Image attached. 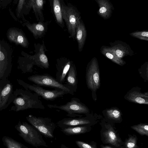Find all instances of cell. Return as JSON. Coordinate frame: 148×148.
<instances>
[{"mask_svg": "<svg viewBox=\"0 0 148 148\" xmlns=\"http://www.w3.org/2000/svg\"><path fill=\"white\" fill-rule=\"evenodd\" d=\"M60 148H69L64 144H62L60 146Z\"/></svg>", "mask_w": 148, "mask_h": 148, "instance_id": "d590c367", "label": "cell"}, {"mask_svg": "<svg viewBox=\"0 0 148 148\" xmlns=\"http://www.w3.org/2000/svg\"><path fill=\"white\" fill-rule=\"evenodd\" d=\"M128 137L124 141L121 148H139L137 145L138 138L135 134H128Z\"/></svg>", "mask_w": 148, "mask_h": 148, "instance_id": "4316f807", "label": "cell"}, {"mask_svg": "<svg viewBox=\"0 0 148 148\" xmlns=\"http://www.w3.org/2000/svg\"><path fill=\"white\" fill-rule=\"evenodd\" d=\"M148 66V63L146 62L142 66L139 70V73L141 77L147 80H148V70L145 71Z\"/></svg>", "mask_w": 148, "mask_h": 148, "instance_id": "836d02e7", "label": "cell"}, {"mask_svg": "<svg viewBox=\"0 0 148 148\" xmlns=\"http://www.w3.org/2000/svg\"><path fill=\"white\" fill-rule=\"evenodd\" d=\"M26 1L25 0H20L18 1L16 9V13L17 16L18 18H19L21 14V12L23 10V8L25 4Z\"/></svg>", "mask_w": 148, "mask_h": 148, "instance_id": "d6a6232c", "label": "cell"}, {"mask_svg": "<svg viewBox=\"0 0 148 148\" xmlns=\"http://www.w3.org/2000/svg\"><path fill=\"white\" fill-rule=\"evenodd\" d=\"M91 126L88 125L78 126L69 127L60 129L61 131L67 136L77 135L90 132Z\"/></svg>", "mask_w": 148, "mask_h": 148, "instance_id": "cb8c5ba5", "label": "cell"}, {"mask_svg": "<svg viewBox=\"0 0 148 148\" xmlns=\"http://www.w3.org/2000/svg\"><path fill=\"white\" fill-rule=\"evenodd\" d=\"M130 35L132 37L141 40L148 41L147 31L135 32L130 33Z\"/></svg>", "mask_w": 148, "mask_h": 148, "instance_id": "1f68e13d", "label": "cell"}, {"mask_svg": "<svg viewBox=\"0 0 148 148\" xmlns=\"http://www.w3.org/2000/svg\"><path fill=\"white\" fill-rule=\"evenodd\" d=\"M100 124L101 127L100 137L102 143L115 148H121L123 141L120 137L114 124L104 119Z\"/></svg>", "mask_w": 148, "mask_h": 148, "instance_id": "3957f363", "label": "cell"}, {"mask_svg": "<svg viewBox=\"0 0 148 148\" xmlns=\"http://www.w3.org/2000/svg\"><path fill=\"white\" fill-rule=\"evenodd\" d=\"M12 52L9 44L0 39V81L5 78L11 70Z\"/></svg>", "mask_w": 148, "mask_h": 148, "instance_id": "52a82bcc", "label": "cell"}, {"mask_svg": "<svg viewBox=\"0 0 148 148\" xmlns=\"http://www.w3.org/2000/svg\"><path fill=\"white\" fill-rule=\"evenodd\" d=\"M2 140L3 144L7 148H29L8 136L3 137Z\"/></svg>", "mask_w": 148, "mask_h": 148, "instance_id": "f1b7e54d", "label": "cell"}, {"mask_svg": "<svg viewBox=\"0 0 148 148\" xmlns=\"http://www.w3.org/2000/svg\"><path fill=\"white\" fill-rule=\"evenodd\" d=\"M26 119L31 125L35 127L42 135L50 138L54 137L53 132L56 128V125L50 118L29 115L26 117Z\"/></svg>", "mask_w": 148, "mask_h": 148, "instance_id": "5b68a950", "label": "cell"}, {"mask_svg": "<svg viewBox=\"0 0 148 148\" xmlns=\"http://www.w3.org/2000/svg\"><path fill=\"white\" fill-rule=\"evenodd\" d=\"M17 81L18 84L25 90L33 91L38 96L41 97L47 101H53L58 98L62 97L65 94H69L68 92L60 89L47 90L35 84H28L20 79H18Z\"/></svg>", "mask_w": 148, "mask_h": 148, "instance_id": "8992f818", "label": "cell"}, {"mask_svg": "<svg viewBox=\"0 0 148 148\" xmlns=\"http://www.w3.org/2000/svg\"><path fill=\"white\" fill-rule=\"evenodd\" d=\"M53 11L57 23L62 25L63 22L62 17L61 6L59 0H54L53 1Z\"/></svg>", "mask_w": 148, "mask_h": 148, "instance_id": "83f0119b", "label": "cell"}, {"mask_svg": "<svg viewBox=\"0 0 148 148\" xmlns=\"http://www.w3.org/2000/svg\"><path fill=\"white\" fill-rule=\"evenodd\" d=\"M95 1L99 7L97 12L98 14L104 19L110 18L114 9L111 2L107 0H95Z\"/></svg>", "mask_w": 148, "mask_h": 148, "instance_id": "d6986e66", "label": "cell"}, {"mask_svg": "<svg viewBox=\"0 0 148 148\" xmlns=\"http://www.w3.org/2000/svg\"><path fill=\"white\" fill-rule=\"evenodd\" d=\"M1 1H2L1 0H0V8L1 7V4H2Z\"/></svg>", "mask_w": 148, "mask_h": 148, "instance_id": "8d00e7d4", "label": "cell"}, {"mask_svg": "<svg viewBox=\"0 0 148 148\" xmlns=\"http://www.w3.org/2000/svg\"><path fill=\"white\" fill-rule=\"evenodd\" d=\"M28 80L35 84L62 90L73 95L74 92L66 85L59 82L56 78L48 74H35L28 77Z\"/></svg>", "mask_w": 148, "mask_h": 148, "instance_id": "ba28073f", "label": "cell"}, {"mask_svg": "<svg viewBox=\"0 0 148 148\" xmlns=\"http://www.w3.org/2000/svg\"><path fill=\"white\" fill-rule=\"evenodd\" d=\"M98 122L97 119L89 114L84 117L64 118L58 121L57 124L60 129L78 126H92Z\"/></svg>", "mask_w": 148, "mask_h": 148, "instance_id": "8fae6325", "label": "cell"}, {"mask_svg": "<svg viewBox=\"0 0 148 148\" xmlns=\"http://www.w3.org/2000/svg\"><path fill=\"white\" fill-rule=\"evenodd\" d=\"M13 96L11 110L18 112L29 109L45 108L38 96L29 91L17 89L13 92Z\"/></svg>", "mask_w": 148, "mask_h": 148, "instance_id": "6da1fadb", "label": "cell"}, {"mask_svg": "<svg viewBox=\"0 0 148 148\" xmlns=\"http://www.w3.org/2000/svg\"><path fill=\"white\" fill-rule=\"evenodd\" d=\"M24 6L26 8H33L36 16H39L42 22L44 20L42 13L44 4L45 1L43 0H30L26 1Z\"/></svg>", "mask_w": 148, "mask_h": 148, "instance_id": "603a6c76", "label": "cell"}, {"mask_svg": "<svg viewBox=\"0 0 148 148\" xmlns=\"http://www.w3.org/2000/svg\"><path fill=\"white\" fill-rule=\"evenodd\" d=\"M18 134L27 143L34 147H48L42 135L33 126L26 122L19 121L15 127Z\"/></svg>", "mask_w": 148, "mask_h": 148, "instance_id": "7a4b0ae2", "label": "cell"}, {"mask_svg": "<svg viewBox=\"0 0 148 148\" xmlns=\"http://www.w3.org/2000/svg\"><path fill=\"white\" fill-rule=\"evenodd\" d=\"M86 80L88 87L92 91H95L100 86V73L97 59L94 57L87 66Z\"/></svg>", "mask_w": 148, "mask_h": 148, "instance_id": "30bf717a", "label": "cell"}, {"mask_svg": "<svg viewBox=\"0 0 148 148\" xmlns=\"http://www.w3.org/2000/svg\"><path fill=\"white\" fill-rule=\"evenodd\" d=\"M72 61L66 58L57 59L56 64V79L60 83L63 84L67 74L70 67Z\"/></svg>", "mask_w": 148, "mask_h": 148, "instance_id": "5bb4252c", "label": "cell"}, {"mask_svg": "<svg viewBox=\"0 0 148 148\" xmlns=\"http://www.w3.org/2000/svg\"><path fill=\"white\" fill-rule=\"evenodd\" d=\"M35 46V53L30 55L25 53L26 55L32 59L36 65L42 68L47 69L49 68V64L47 57L45 54L44 45L38 44Z\"/></svg>", "mask_w": 148, "mask_h": 148, "instance_id": "4fadbf2b", "label": "cell"}, {"mask_svg": "<svg viewBox=\"0 0 148 148\" xmlns=\"http://www.w3.org/2000/svg\"><path fill=\"white\" fill-rule=\"evenodd\" d=\"M86 31L83 22L80 20L76 28L75 37L77 41L79 50L81 52L84 47L86 37Z\"/></svg>", "mask_w": 148, "mask_h": 148, "instance_id": "44dd1931", "label": "cell"}, {"mask_svg": "<svg viewBox=\"0 0 148 148\" xmlns=\"http://www.w3.org/2000/svg\"><path fill=\"white\" fill-rule=\"evenodd\" d=\"M101 148H115L109 145H104L103 144L100 145Z\"/></svg>", "mask_w": 148, "mask_h": 148, "instance_id": "e575fe53", "label": "cell"}, {"mask_svg": "<svg viewBox=\"0 0 148 148\" xmlns=\"http://www.w3.org/2000/svg\"><path fill=\"white\" fill-rule=\"evenodd\" d=\"M13 93L12 86L9 83L0 88V111L6 108L12 101Z\"/></svg>", "mask_w": 148, "mask_h": 148, "instance_id": "2e32d148", "label": "cell"}, {"mask_svg": "<svg viewBox=\"0 0 148 148\" xmlns=\"http://www.w3.org/2000/svg\"><path fill=\"white\" fill-rule=\"evenodd\" d=\"M75 143L79 148H97V143L94 141H91L89 143L76 140Z\"/></svg>", "mask_w": 148, "mask_h": 148, "instance_id": "4dcf8cb0", "label": "cell"}, {"mask_svg": "<svg viewBox=\"0 0 148 148\" xmlns=\"http://www.w3.org/2000/svg\"><path fill=\"white\" fill-rule=\"evenodd\" d=\"M128 101L138 104H148V92L143 93L136 90L131 91L125 96Z\"/></svg>", "mask_w": 148, "mask_h": 148, "instance_id": "ffe728a7", "label": "cell"}, {"mask_svg": "<svg viewBox=\"0 0 148 148\" xmlns=\"http://www.w3.org/2000/svg\"><path fill=\"white\" fill-rule=\"evenodd\" d=\"M131 128L141 136H148V125L147 123H140L131 126Z\"/></svg>", "mask_w": 148, "mask_h": 148, "instance_id": "f546056e", "label": "cell"}, {"mask_svg": "<svg viewBox=\"0 0 148 148\" xmlns=\"http://www.w3.org/2000/svg\"><path fill=\"white\" fill-rule=\"evenodd\" d=\"M47 106L50 108H55L63 110L67 113V115L70 117H82L80 114H89V110L80 100L77 98L73 97L70 101L65 104L58 105L55 104L47 105Z\"/></svg>", "mask_w": 148, "mask_h": 148, "instance_id": "277c9868", "label": "cell"}, {"mask_svg": "<svg viewBox=\"0 0 148 148\" xmlns=\"http://www.w3.org/2000/svg\"><path fill=\"white\" fill-rule=\"evenodd\" d=\"M24 21V22L22 23L23 25L26 27L36 38L42 36L47 31V25L45 23L40 21L38 23H31L26 20Z\"/></svg>", "mask_w": 148, "mask_h": 148, "instance_id": "e0dca14e", "label": "cell"}, {"mask_svg": "<svg viewBox=\"0 0 148 148\" xmlns=\"http://www.w3.org/2000/svg\"><path fill=\"white\" fill-rule=\"evenodd\" d=\"M21 54L24 57H20L18 59L19 68L24 73H32L34 66L36 65L34 62L26 56L24 52L22 51Z\"/></svg>", "mask_w": 148, "mask_h": 148, "instance_id": "7402d4cb", "label": "cell"}, {"mask_svg": "<svg viewBox=\"0 0 148 148\" xmlns=\"http://www.w3.org/2000/svg\"><path fill=\"white\" fill-rule=\"evenodd\" d=\"M100 50L102 54L114 62L121 66L125 64L124 61L118 58L115 55L110 47L103 46L101 47Z\"/></svg>", "mask_w": 148, "mask_h": 148, "instance_id": "484cf974", "label": "cell"}, {"mask_svg": "<svg viewBox=\"0 0 148 148\" xmlns=\"http://www.w3.org/2000/svg\"><path fill=\"white\" fill-rule=\"evenodd\" d=\"M62 18L65 21L70 37H75L76 28L78 21L80 20L79 14L73 7L61 5Z\"/></svg>", "mask_w": 148, "mask_h": 148, "instance_id": "9c48e42d", "label": "cell"}, {"mask_svg": "<svg viewBox=\"0 0 148 148\" xmlns=\"http://www.w3.org/2000/svg\"><path fill=\"white\" fill-rule=\"evenodd\" d=\"M7 37L11 42L15 44L27 48L29 42L25 34L21 29L16 27L9 29L7 33Z\"/></svg>", "mask_w": 148, "mask_h": 148, "instance_id": "7c38bea8", "label": "cell"}, {"mask_svg": "<svg viewBox=\"0 0 148 148\" xmlns=\"http://www.w3.org/2000/svg\"><path fill=\"white\" fill-rule=\"evenodd\" d=\"M65 84L74 92L77 88L78 79L76 67L72 61L71 65L65 78Z\"/></svg>", "mask_w": 148, "mask_h": 148, "instance_id": "ac0fdd59", "label": "cell"}, {"mask_svg": "<svg viewBox=\"0 0 148 148\" xmlns=\"http://www.w3.org/2000/svg\"><path fill=\"white\" fill-rule=\"evenodd\" d=\"M104 115L105 120L110 123H120L122 121L121 112L115 108L107 110Z\"/></svg>", "mask_w": 148, "mask_h": 148, "instance_id": "d4e9b609", "label": "cell"}, {"mask_svg": "<svg viewBox=\"0 0 148 148\" xmlns=\"http://www.w3.org/2000/svg\"><path fill=\"white\" fill-rule=\"evenodd\" d=\"M110 49L118 58L122 59L124 57L134 54V53L130 46L125 42L120 40H116L110 43Z\"/></svg>", "mask_w": 148, "mask_h": 148, "instance_id": "9a60e30c", "label": "cell"}]
</instances>
